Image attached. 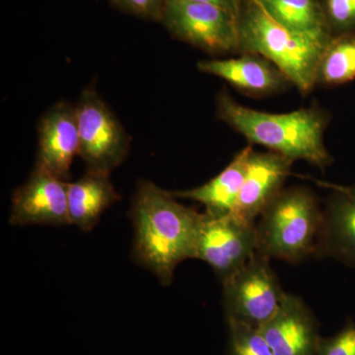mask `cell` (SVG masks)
<instances>
[{
    "instance_id": "obj_1",
    "label": "cell",
    "mask_w": 355,
    "mask_h": 355,
    "mask_svg": "<svg viewBox=\"0 0 355 355\" xmlns=\"http://www.w3.org/2000/svg\"><path fill=\"white\" fill-rule=\"evenodd\" d=\"M132 258L163 286L172 284L182 261L196 259L203 214L177 202L171 191L142 180L132 200Z\"/></svg>"
},
{
    "instance_id": "obj_2",
    "label": "cell",
    "mask_w": 355,
    "mask_h": 355,
    "mask_svg": "<svg viewBox=\"0 0 355 355\" xmlns=\"http://www.w3.org/2000/svg\"><path fill=\"white\" fill-rule=\"evenodd\" d=\"M216 116L242 135L250 144L266 147L294 162L305 161L320 169L333 162L324 144L330 116L320 107L311 106L289 113H268L244 106L227 91L222 90L216 96Z\"/></svg>"
},
{
    "instance_id": "obj_3",
    "label": "cell",
    "mask_w": 355,
    "mask_h": 355,
    "mask_svg": "<svg viewBox=\"0 0 355 355\" xmlns=\"http://www.w3.org/2000/svg\"><path fill=\"white\" fill-rule=\"evenodd\" d=\"M239 53H254L275 64L302 95L317 86V69L327 44L287 29L260 0H244L239 16Z\"/></svg>"
},
{
    "instance_id": "obj_4",
    "label": "cell",
    "mask_w": 355,
    "mask_h": 355,
    "mask_svg": "<svg viewBox=\"0 0 355 355\" xmlns=\"http://www.w3.org/2000/svg\"><path fill=\"white\" fill-rule=\"evenodd\" d=\"M323 209L305 187L284 188L256 222V248L266 258L296 265L316 254Z\"/></svg>"
},
{
    "instance_id": "obj_5",
    "label": "cell",
    "mask_w": 355,
    "mask_h": 355,
    "mask_svg": "<svg viewBox=\"0 0 355 355\" xmlns=\"http://www.w3.org/2000/svg\"><path fill=\"white\" fill-rule=\"evenodd\" d=\"M160 23L175 38L209 55L239 53V16L220 6L165 0Z\"/></svg>"
},
{
    "instance_id": "obj_6",
    "label": "cell",
    "mask_w": 355,
    "mask_h": 355,
    "mask_svg": "<svg viewBox=\"0 0 355 355\" xmlns=\"http://www.w3.org/2000/svg\"><path fill=\"white\" fill-rule=\"evenodd\" d=\"M76 109L79 157L88 171L111 175L128 158L130 135L93 86L84 89Z\"/></svg>"
},
{
    "instance_id": "obj_7",
    "label": "cell",
    "mask_w": 355,
    "mask_h": 355,
    "mask_svg": "<svg viewBox=\"0 0 355 355\" xmlns=\"http://www.w3.org/2000/svg\"><path fill=\"white\" fill-rule=\"evenodd\" d=\"M222 286V303L227 320L256 329L277 314L286 293L270 259L258 252Z\"/></svg>"
},
{
    "instance_id": "obj_8",
    "label": "cell",
    "mask_w": 355,
    "mask_h": 355,
    "mask_svg": "<svg viewBox=\"0 0 355 355\" xmlns=\"http://www.w3.org/2000/svg\"><path fill=\"white\" fill-rule=\"evenodd\" d=\"M256 252V224L245 223L232 214L212 217L203 214L196 259L207 263L222 284Z\"/></svg>"
},
{
    "instance_id": "obj_9",
    "label": "cell",
    "mask_w": 355,
    "mask_h": 355,
    "mask_svg": "<svg viewBox=\"0 0 355 355\" xmlns=\"http://www.w3.org/2000/svg\"><path fill=\"white\" fill-rule=\"evenodd\" d=\"M69 181L34 169L14 191L9 223L14 226L70 224Z\"/></svg>"
},
{
    "instance_id": "obj_10",
    "label": "cell",
    "mask_w": 355,
    "mask_h": 355,
    "mask_svg": "<svg viewBox=\"0 0 355 355\" xmlns=\"http://www.w3.org/2000/svg\"><path fill=\"white\" fill-rule=\"evenodd\" d=\"M79 154L76 106L55 103L40 119L34 169L69 181L72 162Z\"/></svg>"
},
{
    "instance_id": "obj_11",
    "label": "cell",
    "mask_w": 355,
    "mask_h": 355,
    "mask_svg": "<svg viewBox=\"0 0 355 355\" xmlns=\"http://www.w3.org/2000/svg\"><path fill=\"white\" fill-rule=\"evenodd\" d=\"M293 163L291 159L272 151L253 150L232 216L245 223L256 224L263 210L284 189Z\"/></svg>"
},
{
    "instance_id": "obj_12",
    "label": "cell",
    "mask_w": 355,
    "mask_h": 355,
    "mask_svg": "<svg viewBox=\"0 0 355 355\" xmlns=\"http://www.w3.org/2000/svg\"><path fill=\"white\" fill-rule=\"evenodd\" d=\"M259 330L275 355H316L321 340L312 311L287 292L277 314Z\"/></svg>"
},
{
    "instance_id": "obj_13",
    "label": "cell",
    "mask_w": 355,
    "mask_h": 355,
    "mask_svg": "<svg viewBox=\"0 0 355 355\" xmlns=\"http://www.w3.org/2000/svg\"><path fill=\"white\" fill-rule=\"evenodd\" d=\"M240 55L200 60L197 67L202 73L223 79L237 90L256 97L277 94L291 85L286 76L266 58L254 53Z\"/></svg>"
},
{
    "instance_id": "obj_14",
    "label": "cell",
    "mask_w": 355,
    "mask_h": 355,
    "mask_svg": "<svg viewBox=\"0 0 355 355\" xmlns=\"http://www.w3.org/2000/svg\"><path fill=\"white\" fill-rule=\"evenodd\" d=\"M316 254L355 266V184L333 187L323 209Z\"/></svg>"
},
{
    "instance_id": "obj_15",
    "label": "cell",
    "mask_w": 355,
    "mask_h": 355,
    "mask_svg": "<svg viewBox=\"0 0 355 355\" xmlns=\"http://www.w3.org/2000/svg\"><path fill=\"white\" fill-rule=\"evenodd\" d=\"M253 150L252 144H249L236 154L223 171L207 183L188 190L173 191L172 195L176 198L202 203L205 207V214L209 216L221 217L232 214Z\"/></svg>"
},
{
    "instance_id": "obj_16",
    "label": "cell",
    "mask_w": 355,
    "mask_h": 355,
    "mask_svg": "<svg viewBox=\"0 0 355 355\" xmlns=\"http://www.w3.org/2000/svg\"><path fill=\"white\" fill-rule=\"evenodd\" d=\"M69 222L83 231H91L107 209L121 200L110 175L88 171L76 182H69Z\"/></svg>"
},
{
    "instance_id": "obj_17",
    "label": "cell",
    "mask_w": 355,
    "mask_h": 355,
    "mask_svg": "<svg viewBox=\"0 0 355 355\" xmlns=\"http://www.w3.org/2000/svg\"><path fill=\"white\" fill-rule=\"evenodd\" d=\"M277 22L291 31L329 43L333 38L323 6L317 0H260Z\"/></svg>"
},
{
    "instance_id": "obj_18",
    "label": "cell",
    "mask_w": 355,
    "mask_h": 355,
    "mask_svg": "<svg viewBox=\"0 0 355 355\" xmlns=\"http://www.w3.org/2000/svg\"><path fill=\"white\" fill-rule=\"evenodd\" d=\"M355 79V34L334 36L322 53L317 85L340 86Z\"/></svg>"
},
{
    "instance_id": "obj_19",
    "label": "cell",
    "mask_w": 355,
    "mask_h": 355,
    "mask_svg": "<svg viewBox=\"0 0 355 355\" xmlns=\"http://www.w3.org/2000/svg\"><path fill=\"white\" fill-rule=\"evenodd\" d=\"M230 355H275L259 329L227 320Z\"/></svg>"
},
{
    "instance_id": "obj_20",
    "label": "cell",
    "mask_w": 355,
    "mask_h": 355,
    "mask_svg": "<svg viewBox=\"0 0 355 355\" xmlns=\"http://www.w3.org/2000/svg\"><path fill=\"white\" fill-rule=\"evenodd\" d=\"M327 22L334 36L355 31V0H324Z\"/></svg>"
},
{
    "instance_id": "obj_21",
    "label": "cell",
    "mask_w": 355,
    "mask_h": 355,
    "mask_svg": "<svg viewBox=\"0 0 355 355\" xmlns=\"http://www.w3.org/2000/svg\"><path fill=\"white\" fill-rule=\"evenodd\" d=\"M316 355H355V324L328 338H321Z\"/></svg>"
},
{
    "instance_id": "obj_22",
    "label": "cell",
    "mask_w": 355,
    "mask_h": 355,
    "mask_svg": "<svg viewBox=\"0 0 355 355\" xmlns=\"http://www.w3.org/2000/svg\"><path fill=\"white\" fill-rule=\"evenodd\" d=\"M123 12L140 19L160 23L165 0H110Z\"/></svg>"
},
{
    "instance_id": "obj_23",
    "label": "cell",
    "mask_w": 355,
    "mask_h": 355,
    "mask_svg": "<svg viewBox=\"0 0 355 355\" xmlns=\"http://www.w3.org/2000/svg\"><path fill=\"white\" fill-rule=\"evenodd\" d=\"M191 1L214 4V6L227 9L230 12L234 13L235 15L240 16L244 0H191Z\"/></svg>"
}]
</instances>
